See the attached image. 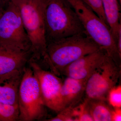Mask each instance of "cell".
<instances>
[{
  "label": "cell",
  "instance_id": "6da1fadb",
  "mask_svg": "<svg viewBox=\"0 0 121 121\" xmlns=\"http://www.w3.org/2000/svg\"><path fill=\"white\" fill-rule=\"evenodd\" d=\"M100 49L85 33L48 43L43 59L57 75L70 64Z\"/></svg>",
  "mask_w": 121,
  "mask_h": 121
},
{
  "label": "cell",
  "instance_id": "7a4b0ae2",
  "mask_svg": "<svg viewBox=\"0 0 121 121\" xmlns=\"http://www.w3.org/2000/svg\"><path fill=\"white\" fill-rule=\"evenodd\" d=\"M44 23L47 43L85 33L78 14L66 0H46Z\"/></svg>",
  "mask_w": 121,
  "mask_h": 121
},
{
  "label": "cell",
  "instance_id": "3957f363",
  "mask_svg": "<svg viewBox=\"0 0 121 121\" xmlns=\"http://www.w3.org/2000/svg\"><path fill=\"white\" fill-rule=\"evenodd\" d=\"M14 3L19 9L30 40L31 58L35 60L43 59L47 47L44 23L46 0H22Z\"/></svg>",
  "mask_w": 121,
  "mask_h": 121
},
{
  "label": "cell",
  "instance_id": "277c9868",
  "mask_svg": "<svg viewBox=\"0 0 121 121\" xmlns=\"http://www.w3.org/2000/svg\"><path fill=\"white\" fill-rule=\"evenodd\" d=\"M78 14L85 33L121 66L119 54L110 28L82 0H66Z\"/></svg>",
  "mask_w": 121,
  "mask_h": 121
},
{
  "label": "cell",
  "instance_id": "5b68a950",
  "mask_svg": "<svg viewBox=\"0 0 121 121\" xmlns=\"http://www.w3.org/2000/svg\"><path fill=\"white\" fill-rule=\"evenodd\" d=\"M19 121L40 120L45 116L44 105L39 80L29 66L24 68L18 91Z\"/></svg>",
  "mask_w": 121,
  "mask_h": 121
},
{
  "label": "cell",
  "instance_id": "8992f818",
  "mask_svg": "<svg viewBox=\"0 0 121 121\" xmlns=\"http://www.w3.org/2000/svg\"><path fill=\"white\" fill-rule=\"evenodd\" d=\"M30 47L18 7L9 2L0 17V50L28 51Z\"/></svg>",
  "mask_w": 121,
  "mask_h": 121
},
{
  "label": "cell",
  "instance_id": "52a82bcc",
  "mask_svg": "<svg viewBox=\"0 0 121 121\" xmlns=\"http://www.w3.org/2000/svg\"><path fill=\"white\" fill-rule=\"evenodd\" d=\"M121 75V66L108 56L87 80L86 98L107 100L110 90L117 86Z\"/></svg>",
  "mask_w": 121,
  "mask_h": 121
},
{
  "label": "cell",
  "instance_id": "ba28073f",
  "mask_svg": "<svg viewBox=\"0 0 121 121\" xmlns=\"http://www.w3.org/2000/svg\"><path fill=\"white\" fill-rule=\"evenodd\" d=\"M28 63L38 78L45 106L58 113L64 109L60 95L62 79L52 72L41 68L33 59L30 58Z\"/></svg>",
  "mask_w": 121,
  "mask_h": 121
},
{
  "label": "cell",
  "instance_id": "9c48e42d",
  "mask_svg": "<svg viewBox=\"0 0 121 121\" xmlns=\"http://www.w3.org/2000/svg\"><path fill=\"white\" fill-rule=\"evenodd\" d=\"M108 56L105 51L99 49L70 64L61 72L67 77L79 80H87L91 75Z\"/></svg>",
  "mask_w": 121,
  "mask_h": 121
},
{
  "label": "cell",
  "instance_id": "30bf717a",
  "mask_svg": "<svg viewBox=\"0 0 121 121\" xmlns=\"http://www.w3.org/2000/svg\"><path fill=\"white\" fill-rule=\"evenodd\" d=\"M23 69L0 75V102L18 106V91Z\"/></svg>",
  "mask_w": 121,
  "mask_h": 121
},
{
  "label": "cell",
  "instance_id": "8fae6325",
  "mask_svg": "<svg viewBox=\"0 0 121 121\" xmlns=\"http://www.w3.org/2000/svg\"><path fill=\"white\" fill-rule=\"evenodd\" d=\"M86 82L69 77L63 81L60 95L64 108L73 107L79 103L84 94Z\"/></svg>",
  "mask_w": 121,
  "mask_h": 121
},
{
  "label": "cell",
  "instance_id": "7c38bea8",
  "mask_svg": "<svg viewBox=\"0 0 121 121\" xmlns=\"http://www.w3.org/2000/svg\"><path fill=\"white\" fill-rule=\"evenodd\" d=\"M31 56L30 51L0 50V75L16 70H23Z\"/></svg>",
  "mask_w": 121,
  "mask_h": 121
},
{
  "label": "cell",
  "instance_id": "4fadbf2b",
  "mask_svg": "<svg viewBox=\"0 0 121 121\" xmlns=\"http://www.w3.org/2000/svg\"><path fill=\"white\" fill-rule=\"evenodd\" d=\"M102 4L107 23L116 43L118 31L121 28L120 4L118 0H102Z\"/></svg>",
  "mask_w": 121,
  "mask_h": 121
},
{
  "label": "cell",
  "instance_id": "5bb4252c",
  "mask_svg": "<svg viewBox=\"0 0 121 121\" xmlns=\"http://www.w3.org/2000/svg\"><path fill=\"white\" fill-rule=\"evenodd\" d=\"M87 106L94 121H112L113 109L107 101L85 98Z\"/></svg>",
  "mask_w": 121,
  "mask_h": 121
},
{
  "label": "cell",
  "instance_id": "9a60e30c",
  "mask_svg": "<svg viewBox=\"0 0 121 121\" xmlns=\"http://www.w3.org/2000/svg\"><path fill=\"white\" fill-rule=\"evenodd\" d=\"M19 121L18 106L5 104L0 102V121Z\"/></svg>",
  "mask_w": 121,
  "mask_h": 121
},
{
  "label": "cell",
  "instance_id": "2e32d148",
  "mask_svg": "<svg viewBox=\"0 0 121 121\" xmlns=\"http://www.w3.org/2000/svg\"><path fill=\"white\" fill-rule=\"evenodd\" d=\"M72 115L74 121H94L85 99L79 105L72 107Z\"/></svg>",
  "mask_w": 121,
  "mask_h": 121
},
{
  "label": "cell",
  "instance_id": "e0dca14e",
  "mask_svg": "<svg viewBox=\"0 0 121 121\" xmlns=\"http://www.w3.org/2000/svg\"><path fill=\"white\" fill-rule=\"evenodd\" d=\"M107 100L113 108H121V86H116L111 89Z\"/></svg>",
  "mask_w": 121,
  "mask_h": 121
},
{
  "label": "cell",
  "instance_id": "ac0fdd59",
  "mask_svg": "<svg viewBox=\"0 0 121 121\" xmlns=\"http://www.w3.org/2000/svg\"><path fill=\"white\" fill-rule=\"evenodd\" d=\"M89 7L93 9V11L100 18L107 24L105 17L104 15L102 0H82Z\"/></svg>",
  "mask_w": 121,
  "mask_h": 121
},
{
  "label": "cell",
  "instance_id": "d6986e66",
  "mask_svg": "<svg viewBox=\"0 0 121 121\" xmlns=\"http://www.w3.org/2000/svg\"><path fill=\"white\" fill-rule=\"evenodd\" d=\"M72 107H66L58 113L56 117L48 119V121H74L72 115Z\"/></svg>",
  "mask_w": 121,
  "mask_h": 121
},
{
  "label": "cell",
  "instance_id": "ffe728a7",
  "mask_svg": "<svg viewBox=\"0 0 121 121\" xmlns=\"http://www.w3.org/2000/svg\"><path fill=\"white\" fill-rule=\"evenodd\" d=\"M121 121V108H113L112 121Z\"/></svg>",
  "mask_w": 121,
  "mask_h": 121
},
{
  "label": "cell",
  "instance_id": "44dd1931",
  "mask_svg": "<svg viewBox=\"0 0 121 121\" xmlns=\"http://www.w3.org/2000/svg\"><path fill=\"white\" fill-rule=\"evenodd\" d=\"M8 3L4 0H0V17L4 13Z\"/></svg>",
  "mask_w": 121,
  "mask_h": 121
},
{
  "label": "cell",
  "instance_id": "7402d4cb",
  "mask_svg": "<svg viewBox=\"0 0 121 121\" xmlns=\"http://www.w3.org/2000/svg\"><path fill=\"white\" fill-rule=\"evenodd\" d=\"M7 3H8L9 2H17L18 1H20L22 0H4Z\"/></svg>",
  "mask_w": 121,
  "mask_h": 121
},
{
  "label": "cell",
  "instance_id": "603a6c76",
  "mask_svg": "<svg viewBox=\"0 0 121 121\" xmlns=\"http://www.w3.org/2000/svg\"><path fill=\"white\" fill-rule=\"evenodd\" d=\"M118 2H119V4H121V0H118Z\"/></svg>",
  "mask_w": 121,
  "mask_h": 121
}]
</instances>
